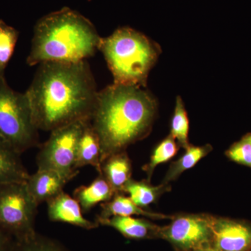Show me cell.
Segmentation results:
<instances>
[{
    "label": "cell",
    "mask_w": 251,
    "mask_h": 251,
    "mask_svg": "<svg viewBox=\"0 0 251 251\" xmlns=\"http://www.w3.org/2000/svg\"><path fill=\"white\" fill-rule=\"evenodd\" d=\"M11 251H69L61 243L36 232L34 235L14 240Z\"/></svg>",
    "instance_id": "7402d4cb"
},
{
    "label": "cell",
    "mask_w": 251,
    "mask_h": 251,
    "mask_svg": "<svg viewBox=\"0 0 251 251\" xmlns=\"http://www.w3.org/2000/svg\"><path fill=\"white\" fill-rule=\"evenodd\" d=\"M20 155L0 145V184L27 181L29 174Z\"/></svg>",
    "instance_id": "e0dca14e"
},
{
    "label": "cell",
    "mask_w": 251,
    "mask_h": 251,
    "mask_svg": "<svg viewBox=\"0 0 251 251\" xmlns=\"http://www.w3.org/2000/svg\"><path fill=\"white\" fill-rule=\"evenodd\" d=\"M116 195L103 175L98 177L87 186L77 188L74 193V198L78 202L83 213L90 211L98 204L108 202Z\"/></svg>",
    "instance_id": "5bb4252c"
},
{
    "label": "cell",
    "mask_w": 251,
    "mask_h": 251,
    "mask_svg": "<svg viewBox=\"0 0 251 251\" xmlns=\"http://www.w3.org/2000/svg\"><path fill=\"white\" fill-rule=\"evenodd\" d=\"M156 99L144 87L113 83L98 92L90 123L98 136L101 163L150 133Z\"/></svg>",
    "instance_id": "7a4b0ae2"
},
{
    "label": "cell",
    "mask_w": 251,
    "mask_h": 251,
    "mask_svg": "<svg viewBox=\"0 0 251 251\" xmlns=\"http://www.w3.org/2000/svg\"><path fill=\"white\" fill-rule=\"evenodd\" d=\"M243 138L248 140V141L250 142L251 143V133H248V134L244 135Z\"/></svg>",
    "instance_id": "4316f807"
},
{
    "label": "cell",
    "mask_w": 251,
    "mask_h": 251,
    "mask_svg": "<svg viewBox=\"0 0 251 251\" xmlns=\"http://www.w3.org/2000/svg\"><path fill=\"white\" fill-rule=\"evenodd\" d=\"M101 211L97 218L108 219L112 216H142L154 219H173L174 216L164 215L145 210L135 204L125 193L115 195L108 202L102 203Z\"/></svg>",
    "instance_id": "2e32d148"
},
{
    "label": "cell",
    "mask_w": 251,
    "mask_h": 251,
    "mask_svg": "<svg viewBox=\"0 0 251 251\" xmlns=\"http://www.w3.org/2000/svg\"><path fill=\"white\" fill-rule=\"evenodd\" d=\"M211 245L219 251L251 249V225L236 220L213 216Z\"/></svg>",
    "instance_id": "9c48e42d"
},
{
    "label": "cell",
    "mask_w": 251,
    "mask_h": 251,
    "mask_svg": "<svg viewBox=\"0 0 251 251\" xmlns=\"http://www.w3.org/2000/svg\"><path fill=\"white\" fill-rule=\"evenodd\" d=\"M100 39L90 20L64 7L36 23L27 63L35 66L48 62L87 60L97 52Z\"/></svg>",
    "instance_id": "3957f363"
},
{
    "label": "cell",
    "mask_w": 251,
    "mask_h": 251,
    "mask_svg": "<svg viewBox=\"0 0 251 251\" xmlns=\"http://www.w3.org/2000/svg\"><path fill=\"white\" fill-rule=\"evenodd\" d=\"M97 84L87 60L39 64L25 94L36 128L45 131L90 120Z\"/></svg>",
    "instance_id": "6da1fadb"
},
{
    "label": "cell",
    "mask_w": 251,
    "mask_h": 251,
    "mask_svg": "<svg viewBox=\"0 0 251 251\" xmlns=\"http://www.w3.org/2000/svg\"><path fill=\"white\" fill-rule=\"evenodd\" d=\"M39 130L25 93L13 90L0 74V145L21 154L39 145Z\"/></svg>",
    "instance_id": "5b68a950"
},
{
    "label": "cell",
    "mask_w": 251,
    "mask_h": 251,
    "mask_svg": "<svg viewBox=\"0 0 251 251\" xmlns=\"http://www.w3.org/2000/svg\"><path fill=\"white\" fill-rule=\"evenodd\" d=\"M249 251H251V250H249Z\"/></svg>",
    "instance_id": "83f0119b"
},
{
    "label": "cell",
    "mask_w": 251,
    "mask_h": 251,
    "mask_svg": "<svg viewBox=\"0 0 251 251\" xmlns=\"http://www.w3.org/2000/svg\"><path fill=\"white\" fill-rule=\"evenodd\" d=\"M98 50L103 53L114 77V83L145 87L160 49L155 43L130 27L117 29L100 37Z\"/></svg>",
    "instance_id": "277c9868"
},
{
    "label": "cell",
    "mask_w": 251,
    "mask_h": 251,
    "mask_svg": "<svg viewBox=\"0 0 251 251\" xmlns=\"http://www.w3.org/2000/svg\"><path fill=\"white\" fill-rule=\"evenodd\" d=\"M99 226L112 227L124 237L132 239H144L159 234L160 229L156 225L148 220L133 216H112L108 219L97 218Z\"/></svg>",
    "instance_id": "7c38bea8"
},
{
    "label": "cell",
    "mask_w": 251,
    "mask_h": 251,
    "mask_svg": "<svg viewBox=\"0 0 251 251\" xmlns=\"http://www.w3.org/2000/svg\"><path fill=\"white\" fill-rule=\"evenodd\" d=\"M48 216L52 222H61L90 230L97 228V221L85 219L78 202L70 195L61 193L47 202Z\"/></svg>",
    "instance_id": "8fae6325"
},
{
    "label": "cell",
    "mask_w": 251,
    "mask_h": 251,
    "mask_svg": "<svg viewBox=\"0 0 251 251\" xmlns=\"http://www.w3.org/2000/svg\"><path fill=\"white\" fill-rule=\"evenodd\" d=\"M14 239L0 229V251H11Z\"/></svg>",
    "instance_id": "d4e9b609"
},
{
    "label": "cell",
    "mask_w": 251,
    "mask_h": 251,
    "mask_svg": "<svg viewBox=\"0 0 251 251\" xmlns=\"http://www.w3.org/2000/svg\"><path fill=\"white\" fill-rule=\"evenodd\" d=\"M90 120L72 122L50 131L49 139L36 157L38 169L54 170L65 173H76L75 169L77 145L80 135Z\"/></svg>",
    "instance_id": "52a82bcc"
},
{
    "label": "cell",
    "mask_w": 251,
    "mask_h": 251,
    "mask_svg": "<svg viewBox=\"0 0 251 251\" xmlns=\"http://www.w3.org/2000/svg\"><path fill=\"white\" fill-rule=\"evenodd\" d=\"M193 251H218L217 249H216L215 248L213 247L212 245L206 246V247L201 248V249H198L197 250H195Z\"/></svg>",
    "instance_id": "484cf974"
},
{
    "label": "cell",
    "mask_w": 251,
    "mask_h": 251,
    "mask_svg": "<svg viewBox=\"0 0 251 251\" xmlns=\"http://www.w3.org/2000/svg\"><path fill=\"white\" fill-rule=\"evenodd\" d=\"M102 175L116 194L123 193L124 188L131 179L132 164L126 151L112 155L101 163Z\"/></svg>",
    "instance_id": "4fadbf2b"
},
{
    "label": "cell",
    "mask_w": 251,
    "mask_h": 251,
    "mask_svg": "<svg viewBox=\"0 0 251 251\" xmlns=\"http://www.w3.org/2000/svg\"><path fill=\"white\" fill-rule=\"evenodd\" d=\"M212 217L208 215L174 217L169 226L160 229L159 235L181 250H197L211 245Z\"/></svg>",
    "instance_id": "ba28073f"
},
{
    "label": "cell",
    "mask_w": 251,
    "mask_h": 251,
    "mask_svg": "<svg viewBox=\"0 0 251 251\" xmlns=\"http://www.w3.org/2000/svg\"><path fill=\"white\" fill-rule=\"evenodd\" d=\"M185 150L186 151L182 156L180 157L177 161L172 163L162 184L168 185L171 181L177 179L184 172L191 169L211 152L212 147L209 145L199 147L190 145Z\"/></svg>",
    "instance_id": "d6986e66"
},
{
    "label": "cell",
    "mask_w": 251,
    "mask_h": 251,
    "mask_svg": "<svg viewBox=\"0 0 251 251\" xmlns=\"http://www.w3.org/2000/svg\"><path fill=\"white\" fill-rule=\"evenodd\" d=\"M178 145L171 135L161 142L153 150L148 164L143 167V170L148 175L150 181L155 168L162 163H166L173 158L178 151Z\"/></svg>",
    "instance_id": "44dd1931"
},
{
    "label": "cell",
    "mask_w": 251,
    "mask_h": 251,
    "mask_svg": "<svg viewBox=\"0 0 251 251\" xmlns=\"http://www.w3.org/2000/svg\"><path fill=\"white\" fill-rule=\"evenodd\" d=\"M87 166L94 167L101 173V152L100 143L90 122L86 125L77 145L75 169Z\"/></svg>",
    "instance_id": "9a60e30c"
},
{
    "label": "cell",
    "mask_w": 251,
    "mask_h": 251,
    "mask_svg": "<svg viewBox=\"0 0 251 251\" xmlns=\"http://www.w3.org/2000/svg\"><path fill=\"white\" fill-rule=\"evenodd\" d=\"M189 120L181 97H176L174 115L171 121V135L177 140L179 146L186 149L189 146L188 143Z\"/></svg>",
    "instance_id": "ffe728a7"
},
{
    "label": "cell",
    "mask_w": 251,
    "mask_h": 251,
    "mask_svg": "<svg viewBox=\"0 0 251 251\" xmlns=\"http://www.w3.org/2000/svg\"><path fill=\"white\" fill-rule=\"evenodd\" d=\"M38 206L26 181L0 184V229L14 240L34 235Z\"/></svg>",
    "instance_id": "8992f818"
},
{
    "label": "cell",
    "mask_w": 251,
    "mask_h": 251,
    "mask_svg": "<svg viewBox=\"0 0 251 251\" xmlns=\"http://www.w3.org/2000/svg\"><path fill=\"white\" fill-rule=\"evenodd\" d=\"M78 173H65L50 169H37L26 181L28 191L38 205L48 202L63 192L64 186Z\"/></svg>",
    "instance_id": "30bf717a"
},
{
    "label": "cell",
    "mask_w": 251,
    "mask_h": 251,
    "mask_svg": "<svg viewBox=\"0 0 251 251\" xmlns=\"http://www.w3.org/2000/svg\"><path fill=\"white\" fill-rule=\"evenodd\" d=\"M19 36V31L0 20V74L4 75L5 69L14 54Z\"/></svg>",
    "instance_id": "603a6c76"
},
{
    "label": "cell",
    "mask_w": 251,
    "mask_h": 251,
    "mask_svg": "<svg viewBox=\"0 0 251 251\" xmlns=\"http://www.w3.org/2000/svg\"><path fill=\"white\" fill-rule=\"evenodd\" d=\"M170 189L168 185L161 184L153 186L150 181H138L131 179L124 188L123 193L128 195L135 204L144 209L156 202L160 196Z\"/></svg>",
    "instance_id": "ac0fdd59"
},
{
    "label": "cell",
    "mask_w": 251,
    "mask_h": 251,
    "mask_svg": "<svg viewBox=\"0 0 251 251\" xmlns=\"http://www.w3.org/2000/svg\"><path fill=\"white\" fill-rule=\"evenodd\" d=\"M226 154L231 161L251 168V143L244 138L233 144Z\"/></svg>",
    "instance_id": "cb8c5ba5"
}]
</instances>
